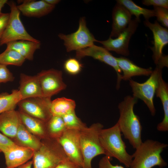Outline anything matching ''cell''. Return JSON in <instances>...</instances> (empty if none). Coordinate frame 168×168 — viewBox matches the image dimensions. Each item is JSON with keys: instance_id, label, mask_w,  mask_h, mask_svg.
I'll list each match as a JSON object with an SVG mask.
<instances>
[{"instance_id": "1", "label": "cell", "mask_w": 168, "mask_h": 168, "mask_svg": "<svg viewBox=\"0 0 168 168\" xmlns=\"http://www.w3.org/2000/svg\"><path fill=\"white\" fill-rule=\"evenodd\" d=\"M138 99L133 96H127L119 103L118 108L119 117L117 123L124 138L135 149L142 142V128L140 118L133 110Z\"/></svg>"}, {"instance_id": "2", "label": "cell", "mask_w": 168, "mask_h": 168, "mask_svg": "<svg viewBox=\"0 0 168 168\" xmlns=\"http://www.w3.org/2000/svg\"><path fill=\"white\" fill-rule=\"evenodd\" d=\"M168 145L158 141L147 139L142 142L132 155L130 168H162L167 166L161 154Z\"/></svg>"}, {"instance_id": "3", "label": "cell", "mask_w": 168, "mask_h": 168, "mask_svg": "<svg viewBox=\"0 0 168 168\" xmlns=\"http://www.w3.org/2000/svg\"><path fill=\"white\" fill-rule=\"evenodd\" d=\"M99 138L105 156L115 158L126 167H130L132 156L126 150V146L117 123L110 128L101 129Z\"/></svg>"}, {"instance_id": "4", "label": "cell", "mask_w": 168, "mask_h": 168, "mask_svg": "<svg viewBox=\"0 0 168 168\" xmlns=\"http://www.w3.org/2000/svg\"><path fill=\"white\" fill-rule=\"evenodd\" d=\"M103 125L99 123L86 126L80 131V140L83 159L82 168H92L91 161L96 156L104 154L99 138Z\"/></svg>"}, {"instance_id": "5", "label": "cell", "mask_w": 168, "mask_h": 168, "mask_svg": "<svg viewBox=\"0 0 168 168\" xmlns=\"http://www.w3.org/2000/svg\"><path fill=\"white\" fill-rule=\"evenodd\" d=\"M43 140L40 148L34 152L33 168H54L68 158L57 140L49 138Z\"/></svg>"}, {"instance_id": "6", "label": "cell", "mask_w": 168, "mask_h": 168, "mask_svg": "<svg viewBox=\"0 0 168 168\" xmlns=\"http://www.w3.org/2000/svg\"><path fill=\"white\" fill-rule=\"evenodd\" d=\"M162 68L161 67L156 65L150 77L144 82L139 83L131 79L129 80L133 96L142 100L153 116L156 114V109L153 102L154 97L160 79L162 77Z\"/></svg>"}, {"instance_id": "7", "label": "cell", "mask_w": 168, "mask_h": 168, "mask_svg": "<svg viewBox=\"0 0 168 168\" xmlns=\"http://www.w3.org/2000/svg\"><path fill=\"white\" fill-rule=\"evenodd\" d=\"M8 4L11 10L10 17L7 27L0 40V46L20 40L40 42L31 36L25 29L20 19V12L15 2L11 1Z\"/></svg>"}, {"instance_id": "8", "label": "cell", "mask_w": 168, "mask_h": 168, "mask_svg": "<svg viewBox=\"0 0 168 168\" xmlns=\"http://www.w3.org/2000/svg\"><path fill=\"white\" fill-rule=\"evenodd\" d=\"M58 36L64 41V44L67 52L76 51L89 47L97 42L86 26L85 17L79 21L77 30L72 34L65 35L59 33Z\"/></svg>"}, {"instance_id": "9", "label": "cell", "mask_w": 168, "mask_h": 168, "mask_svg": "<svg viewBox=\"0 0 168 168\" xmlns=\"http://www.w3.org/2000/svg\"><path fill=\"white\" fill-rule=\"evenodd\" d=\"M51 98L42 96L21 100L18 103L21 111L47 122L52 116L50 112Z\"/></svg>"}, {"instance_id": "10", "label": "cell", "mask_w": 168, "mask_h": 168, "mask_svg": "<svg viewBox=\"0 0 168 168\" xmlns=\"http://www.w3.org/2000/svg\"><path fill=\"white\" fill-rule=\"evenodd\" d=\"M80 131L66 129L57 140L60 145L67 157L82 168L83 159L81 150Z\"/></svg>"}, {"instance_id": "11", "label": "cell", "mask_w": 168, "mask_h": 168, "mask_svg": "<svg viewBox=\"0 0 168 168\" xmlns=\"http://www.w3.org/2000/svg\"><path fill=\"white\" fill-rule=\"evenodd\" d=\"M42 96L50 97L65 89L66 85L63 82L62 72L54 69L41 71L37 75Z\"/></svg>"}, {"instance_id": "12", "label": "cell", "mask_w": 168, "mask_h": 168, "mask_svg": "<svg viewBox=\"0 0 168 168\" xmlns=\"http://www.w3.org/2000/svg\"><path fill=\"white\" fill-rule=\"evenodd\" d=\"M86 56H90L104 62L112 67L117 75L116 88H120V82L122 80V71L119 67L116 57L103 47L93 44L84 49L76 51V57L78 60Z\"/></svg>"}, {"instance_id": "13", "label": "cell", "mask_w": 168, "mask_h": 168, "mask_svg": "<svg viewBox=\"0 0 168 168\" xmlns=\"http://www.w3.org/2000/svg\"><path fill=\"white\" fill-rule=\"evenodd\" d=\"M139 22L135 18L132 19L127 27L117 38L110 37L104 41H98L109 51L115 52L124 56L129 55L128 45L130 39L137 29Z\"/></svg>"}, {"instance_id": "14", "label": "cell", "mask_w": 168, "mask_h": 168, "mask_svg": "<svg viewBox=\"0 0 168 168\" xmlns=\"http://www.w3.org/2000/svg\"><path fill=\"white\" fill-rule=\"evenodd\" d=\"M144 24L153 33V46L150 48L153 52L152 58L154 63L156 65L163 56L162 54L163 48L168 43V30L161 26L157 21H155L154 23H152L149 20H145Z\"/></svg>"}, {"instance_id": "15", "label": "cell", "mask_w": 168, "mask_h": 168, "mask_svg": "<svg viewBox=\"0 0 168 168\" xmlns=\"http://www.w3.org/2000/svg\"><path fill=\"white\" fill-rule=\"evenodd\" d=\"M34 151L17 144L4 151L7 168H15L29 161L33 157Z\"/></svg>"}, {"instance_id": "16", "label": "cell", "mask_w": 168, "mask_h": 168, "mask_svg": "<svg viewBox=\"0 0 168 168\" xmlns=\"http://www.w3.org/2000/svg\"><path fill=\"white\" fill-rule=\"evenodd\" d=\"M20 3L17 7L22 14L27 17H40L51 12L55 6L46 3L44 0H18Z\"/></svg>"}, {"instance_id": "17", "label": "cell", "mask_w": 168, "mask_h": 168, "mask_svg": "<svg viewBox=\"0 0 168 168\" xmlns=\"http://www.w3.org/2000/svg\"><path fill=\"white\" fill-rule=\"evenodd\" d=\"M132 15L122 5L117 2L112 12V30L110 37H117L128 26Z\"/></svg>"}, {"instance_id": "18", "label": "cell", "mask_w": 168, "mask_h": 168, "mask_svg": "<svg viewBox=\"0 0 168 168\" xmlns=\"http://www.w3.org/2000/svg\"><path fill=\"white\" fill-rule=\"evenodd\" d=\"M22 123L20 113L14 109L0 114V131L9 138H15Z\"/></svg>"}, {"instance_id": "19", "label": "cell", "mask_w": 168, "mask_h": 168, "mask_svg": "<svg viewBox=\"0 0 168 168\" xmlns=\"http://www.w3.org/2000/svg\"><path fill=\"white\" fill-rule=\"evenodd\" d=\"M19 83L18 90L22 100L42 96L40 86L37 75L31 76L21 73Z\"/></svg>"}, {"instance_id": "20", "label": "cell", "mask_w": 168, "mask_h": 168, "mask_svg": "<svg viewBox=\"0 0 168 168\" xmlns=\"http://www.w3.org/2000/svg\"><path fill=\"white\" fill-rule=\"evenodd\" d=\"M118 65L123 72L122 80H129L136 76H150L153 70L151 68H143L139 67L129 59L121 57H116Z\"/></svg>"}, {"instance_id": "21", "label": "cell", "mask_w": 168, "mask_h": 168, "mask_svg": "<svg viewBox=\"0 0 168 168\" xmlns=\"http://www.w3.org/2000/svg\"><path fill=\"white\" fill-rule=\"evenodd\" d=\"M22 124L31 133L43 139L49 138L47 131L46 122L19 111Z\"/></svg>"}, {"instance_id": "22", "label": "cell", "mask_w": 168, "mask_h": 168, "mask_svg": "<svg viewBox=\"0 0 168 168\" xmlns=\"http://www.w3.org/2000/svg\"><path fill=\"white\" fill-rule=\"evenodd\" d=\"M155 94L160 98L164 111V117L161 122L157 126V129L160 132L168 131V86L162 78L160 79Z\"/></svg>"}, {"instance_id": "23", "label": "cell", "mask_w": 168, "mask_h": 168, "mask_svg": "<svg viewBox=\"0 0 168 168\" xmlns=\"http://www.w3.org/2000/svg\"><path fill=\"white\" fill-rule=\"evenodd\" d=\"M6 44V49L14 50L25 59L32 60L35 52L40 49L41 43L28 40H20L11 42Z\"/></svg>"}, {"instance_id": "24", "label": "cell", "mask_w": 168, "mask_h": 168, "mask_svg": "<svg viewBox=\"0 0 168 168\" xmlns=\"http://www.w3.org/2000/svg\"><path fill=\"white\" fill-rule=\"evenodd\" d=\"M17 144L31 148L34 151L40 147L42 142L30 132L21 123L20 125L15 138Z\"/></svg>"}, {"instance_id": "25", "label": "cell", "mask_w": 168, "mask_h": 168, "mask_svg": "<svg viewBox=\"0 0 168 168\" xmlns=\"http://www.w3.org/2000/svg\"><path fill=\"white\" fill-rule=\"evenodd\" d=\"M75 101L70 99L61 97L51 101L50 112L52 116L62 117L75 111Z\"/></svg>"}, {"instance_id": "26", "label": "cell", "mask_w": 168, "mask_h": 168, "mask_svg": "<svg viewBox=\"0 0 168 168\" xmlns=\"http://www.w3.org/2000/svg\"><path fill=\"white\" fill-rule=\"evenodd\" d=\"M46 128L49 138L57 140L66 130L62 117L52 116L46 122Z\"/></svg>"}, {"instance_id": "27", "label": "cell", "mask_w": 168, "mask_h": 168, "mask_svg": "<svg viewBox=\"0 0 168 168\" xmlns=\"http://www.w3.org/2000/svg\"><path fill=\"white\" fill-rule=\"evenodd\" d=\"M118 2L125 7L132 15H134L135 19L139 22L140 17L142 15L146 20L152 17L155 16V14L153 10H150L141 7L134 3L131 0H117Z\"/></svg>"}, {"instance_id": "28", "label": "cell", "mask_w": 168, "mask_h": 168, "mask_svg": "<svg viewBox=\"0 0 168 168\" xmlns=\"http://www.w3.org/2000/svg\"><path fill=\"white\" fill-rule=\"evenodd\" d=\"M21 100V96L17 90H13L11 94L0 93V114L6 111L14 109Z\"/></svg>"}, {"instance_id": "29", "label": "cell", "mask_w": 168, "mask_h": 168, "mask_svg": "<svg viewBox=\"0 0 168 168\" xmlns=\"http://www.w3.org/2000/svg\"><path fill=\"white\" fill-rule=\"evenodd\" d=\"M25 59L16 51L6 49L0 54V64L7 66L9 65L21 66Z\"/></svg>"}, {"instance_id": "30", "label": "cell", "mask_w": 168, "mask_h": 168, "mask_svg": "<svg viewBox=\"0 0 168 168\" xmlns=\"http://www.w3.org/2000/svg\"><path fill=\"white\" fill-rule=\"evenodd\" d=\"M62 117L67 129L80 131L87 126L77 117L75 111L65 115Z\"/></svg>"}, {"instance_id": "31", "label": "cell", "mask_w": 168, "mask_h": 168, "mask_svg": "<svg viewBox=\"0 0 168 168\" xmlns=\"http://www.w3.org/2000/svg\"><path fill=\"white\" fill-rule=\"evenodd\" d=\"M82 66L78 60L71 58L67 60L64 62V68L69 74L75 75L79 73L81 71Z\"/></svg>"}, {"instance_id": "32", "label": "cell", "mask_w": 168, "mask_h": 168, "mask_svg": "<svg viewBox=\"0 0 168 168\" xmlns=\"http://www.w3.org/2000/svg\"><path fill=\"white\" fill-rule=\"evenodd\" d=\"M153 9L157 21L166 28L168 27V9L159 7H153Z\"/></svg>"}, {"instance_id": "33", "label": "cell", "mask_w": 168, "mask_h": 168, "mask_svg": "<svg viewBox=\"0 0 168 168\" xmlns=\"http://www.w3.org/2000/svg\"><path fill=\"white\" fill-rule=\"evenodd\" d=\"M14 79L12 74L7 68L6 66L0 64V84L12 82Z\"/></svg>"}, {"instance_id": "34", "label": "cell", "mask_w": 168, "mask_h": 168, "mask_svg": "<svg viewBox=\"0 0 168 168\" xmlns=\"http://www.w3.org/2000/svg\"><path fill=\"white\" fill-rule=\"evenodd\" d=\"M16 144L10 138L0 133V152H3Z\"/></svg>"}, {"instance_id": "35", "label": "cell", "mask_w": 168, "mask_h": 168, "mask_svg": "<svg viewBox=\"0 0 168 168\" xmlns=\"http://www.w3.org/2000/svg\"><path fill=\"white\" fill-rule=\"evenodd\" d=\"M111 158L105 156L100 160L98 168H124L121 165H113L111 162Z\"/></svg>"}, {"instance_id": "36", "label": "cell", "mask_w": 168, "mask_h": 168, "mask_svg": "<svg viewBox=\"0 0 168 168\" xmlns=\"http://www.w3.org/2000/svg\"><path fill=\"white\" fill-rule=\"evenodd\" d=\"M142 2L147 6L153 5V7H159L168 9V0H143Z\"/></svg>"}, {"instance_id": "37", "label": "cell", "mask_w": 168, "mask_h": 168, "mask_svg": "<svg viewBox=\"0 0 168 168\" xmlns=\"http://www.w3.org/2000/svg\"><path fill=\"white\" fill-rule=\"evenodd\" d=\"M10 17V13H2L0 15V40L7 26Z\"/></svg>"}, {"instance_id": "38", "label": "cell", "mask_w": 168, "mask_h": 168, "mask_svg": "<svg viewBox=\"0 0 168 168\" xmlns=\"http://www.w3.org/2000/svg\"><path fill=\"white\" fill-rule=\"evenodd\" d=\"M54 168H82L68 158L63 161Z\"/></svg>"}, {"instance_id": "39", "label": "cell", "mask_w": 168, "mask_h": 168, "mask_svg": "<svg viewBox=\"0 0 168 168\" xmlns=\"http://www.w3.org/2000/svg\"><path fill=\"white\" fill-rule=\"evenodd\" d=\"M32 161H30L15 168H32Z\"/></svg>"}, {"instance_id": "40", "label": "cell", "mask_w": 168, "mask_h": 168, "mask_svg": "<svg viewBox=\"0 0 168 168\" xmlns=\"http://www.w3.org/2000/svg\"><path fill=\"white\" fill-rule=\"evenodd\" d=\"M44 1L47 3L53 6H55L60 1L59 0H44Z\"/></svg>"}, {"instance_id": "41", "label": "cell", "mask_w": 168, "mask_h": 168, "mask_svg": "<svg viewBox=\"0 0 168 168\" xmlns=\"http://www.w3.org/2000/svg\"><path fill=\"white\" fill-rule=\"evenodd\" d=\"M7 0H0V15L2 13L1 10L2 8L6 3H7Z\"/></svg>"}, {"instance_id": "42", "label": "cell", "mask_w": 168, "mask_h": 168, "mask_svg": "<svg viewBox=\"0 0 168 168\" xmlns=\"http://www.w3.org/2000/svg\"></svg>"}]
</instances>
